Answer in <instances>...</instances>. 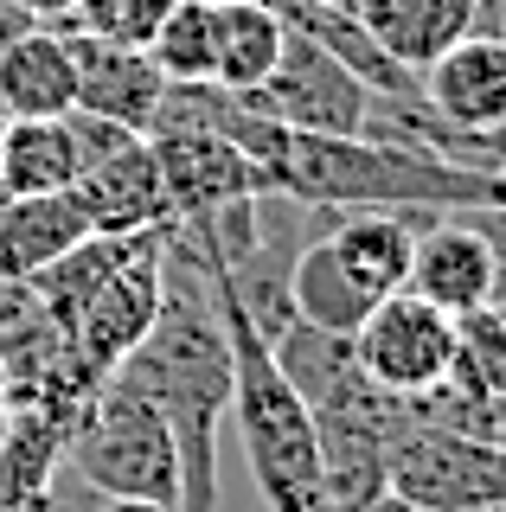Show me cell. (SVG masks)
I'll use <instances>...</instances> for the list:
<instances>
[{"mask_svg": "<svg viewBox=\"0 0 506 512\" xmlns=\"http://www.w3.org/2000/svg\"><path fill=\"white\" fill-rule=\"evenodd\" d=\"M161 314L109 378L141 391L180 448V512H218V423L231 410V340L212 301V263L173 224L161 256Z\"/></svg>", "mask_w": 506, "mask_h": 512, "instance_id": "cell-1", "label": "cell"}, {"mask_svg": "<svg viewBox=\"0 0 506 512\" xmlns=\"http://www.w3.org/2000/svg\"><path fill=\"white\" fill-rule=\"evenodd\" d=\"M270 192L308 212H506V167H468L436 148L378 135H295L270 154Z\"/></svg>", "mask_w": 506, "mask_h": 512, "instance_id": "cell-2", "label": "cell"}, {"mask_svg": "<svg viewBox=\"0 0 506 512\" xmlns=\"http://www.w3.org/2000/svg\"><path fill=\"white\" fill-rule=\"evenodd\" d=\"M212 301H218V320H225V340H231V423H237V442H244V461L257 474L263 500L276 512H334L314 410L302 404L289 372L276 365L270 333L244 314V301L231 295L218 263H212Z\"/></svg>", "mask_w": 506, "mask_h": 512, "instance_id": "cell-3", "label": "cell"}, {"mask_svg": "<svg viewBox=\"0 0 506 512\" xmlns=\"http://www.w3.org/2000/svg\"><path fill=\"white\" fill-rule=\"evenodd\" d=\"M65 461L103 500H154L180 512V448L161 410L122 378H103L97 397L65 436Z\"/></svg>", "mask_w": 506, "mask_h": 512, "instance_id": "cell-4", "label": "cell"}, {"mask_svg": "<svg viewBox=\"0 0 506 512\" xmlns=\"http://www.w3.org/2000/svg\"><path fill=\"white\" fill-rule=\"evenodd\" d=\"M385 493L423 512L506 506V442L449 423H410L385 455Z\"/></svg>", "mask_w": 506, "mask_h": 512, "instance_id": "cell-5", "label": "cell"}, {"mask_svg": "<svg viewBox=\"0 0 506 512\" xmlns=\"http://www.w3.org/2000/svg\"><path fill=\"white\" fill-rule=\"evenodd\" d=\"M167 237H173V224L167 231H154L148 244H141L135 256H122L109 276L90 288V301L77 308V320H71V359L84 365V378H109L129 352L154 333V314H161V288H167V276H161V256H167Z\"/></svg>", "mask_w": 506, "mask_h": 512, "instance_id": "cell-6", "label": "cell"}, {"mask_svg": "<svg viewBox=\"0 0 506 512\" xmlns=\"http://www.w3.org/2000/svg\"><path fill=\"white\" fill-rule=\"evenodd\" d=\"M250 109H263L270 122L295 128V135H366L372 90L327 45H314L308 32L289 26V45H282L276 71L250 90Z\"/></svg>", "mask_w": 506, "mask_h": 512, "instance_id": "cell-7", "label": "cell"}, {"mask_svg": "<svg viewBox=\"0 0 506 512\" xmlns=\"http://www.w3.org/2000/svg\"><path fill=\"white\" fill-rule=\"evenodd\" d=\"M353 352H359V372H366L378 391H391V397H404V404H410V397L436 391V384L449 378L455 320L442 314V308H430L423 295L398 288V295H385L366 320H359Z\"/></svg>", "mask_w": 506, "mask_h": 512, "instance_id": "cell-8", "label": "cell"}, {"mask_svg": "<svg viewBox=\"0 0 506 512\" xmlns=\"http://www.w3.org/2000/svg\"><path fill=\"white\" fill-rule=\"evenodd\" d=\"M148 148H154V167H161L167 205L180 224L218 212V205L263 199L270 192V173L237 148V141L212 135V128H148Z\"/></svg>", "mask_w": 506, "mask_h": 512, "instance_id": "cell-9", "label": "cell"}, {"mask_svg": "<svg viewBox=\"0 0 506 512\" xmlns=\"http://www.w3.org/2000/svg\"><path fill=\"white\" fill-rule=\"evenodd\" d=\"M417 96L455 135H487L506 122V39L500 32H462L449 52L417 71Z\"/></svg>", "mask_w": 506, "mask_h": 512, "instance_id": "cell-10", "label": "cell"}, {"mask_svg": "<svg viewBox=\"0 0 506 512\" xmlns=\"http://www.w3.org/2000/svg\"><path fill=\"white\" fill-rule=\"evenodd\" d=\"M410 295H423L430 308L449 320H462L474 308L500 295V250L481 224L442 218V224H417V250H410Z\"/></svg>", "mask_w": 506, "mask_h": 512, "instance_id": "cell-11", "label": "cell"}, {"mask_svg": "<svg viewBox=\"0 0 506 512\" xmlns=\"http://www.w3.org/2000/svg\"><path fill=\"white\" fill-rule=\"evenodd\" d=\"M71 192H77V205H84L90 231H103V237L180 224V218H173V205H167V186H161V167H154L148 135H129L122 148L84 160L77 180H71Z\"/></svg>", "mask_w": 506, "mask_h": 512, "instance_id": "cell-12", "label": "cell"}, {"mask_svg": "<svg viewBox=\"0 0 506 512\" xmlns=\"http://www.w3.org/2000/svg\"><path fill=\"white\" fill-rule=\"evenodd\" d=\"M65 32H71V64H77V109L148 135L154 109L167 96V77L154 71V58L141 45H109V39L77 32V26H65Z\"/></svg>", "mask_w": 506, "mask_h": 512, "instance_id": "cell-13", "label": "cell"}, {"mask_svg": "<svg viewBox=\"0 0 506 512\" xmlns=\"http://www.w3.org/2000/svg\"><path fill=\"white\" fill-rule=\"evenodd\" d=\"M71 109H77L71 32L33 20L0 52V116H71Z\"/></svg>", "mask_w": 506, "mask_h": 512, "instance_id": "cell-14", "label": "cell"}, {"mask_svg": "<svg viewBox=\"0 0 506 512\" xmlns=\"http://www.w3.org/2000/svg\"><path fill=\"white\" fill-rule=\"evenodd\" d=\"M84 237H90V218L71 186L33 192V199H0V282H33L45 263H58Z\"/></svg>", "mask_w": 506, "mask_h": 512, "instance_id": "cell-15", "label": "cell"}, {"mask_svg": "<svg viewBox=\"0 0 506 512\" xmlns=\"http://www.w3.org/2000/svg\"><path fill=\"white\" fill-rule=\"evenodd\" d=\"M327 244H334L340 269L353 276V288L378 308L385 295H398L410 282L417 218H404V212H340V224L327 231Z\"/></svg>", "mask_w": 506, "mask_h": 512, "instance_id": "cell-16", "label": "cell"}, {"mask_svg": "<svg viewBox=\"0 0 506 512\" xmlns=\"http://www.w3.org/2000/svg\"><path fill=\"white\" fill-rule=\"evenodd\" d=\"M282 45H289V20L276 0H225L212 7V84L250 96L276 71Z\"/></svg>", "mask_w": 506, "mask_h": 512, "instance_id": "cell-17", "label": "cell"}, {"mask_svg": "<svg viewBox=\"0 0 506 512\" xmlns=\"http://www.w3.org/2000/svg\"><path fill=\"white\" fill-rule=\"evenodd\" d=\"M353 13L404 71H423L462 32H481L474 26V0H353Z\"/></svg>", "mask_w": 506, "mask_h": 512, "instance_id": "cell-18", "label": "cell"}, {"mask_svg": "<svg viewBox=\"0 0 506 512\" xmlns=\"http://www.w3.org/2000/svg\"><path fill=\"white\" fill-rule=\"evenodd\" d=\"M77 135L65 116H7L0 135V199H33V192H65L77 180Z\"/></svg>", "mask_w": 506, "mask_h": 512, "instance_id": "cell-19", "label": "cell"}, {"mask_svg": "<svg viewBox=\"0 0 506 512\" xmlns=\"http://www.w3.org/2000/svg\"><path fill=\"white\" fill-rule=\"evenodd\" d=\"M289 308L295 320H308V327L321 333H359V320L372 314V301L353 288V276L340 269V256L327 237H308V244H295L289 256Z\"/></svg>", "mask_w": 506, "mask_h": 512, "instance_id": "cell-20", "label": "cell"}, {"mask_svg": "<svg viewBox=\"0 0 506 512\" xmlns=\"http://www.w3.org/2000/svg\"><path fill=\"white\" fill-rule=\"evenodd\" d=\"M442 384L481 410H506V320L494 301L455 320V359Z\"/></svg>", "mask_w": 506, "mask_h": 512, "instance_id": "cell-21", "label": "cell"}, {"mask_svg": "<svg viewBox=\"0 0 506 512\" xmlns=\"http://www.w3.org/2000/svg\"><path fill=\"white\" fill-rule=\"evenodd\" d=\"M148 58L167 84H212V7L205 0H173L167 20L148 39Z\"/></svg>", "mask_w": 506, "mask_h": 512, "instance_id": "cell-22", "label": "cell"}, {"mask_svg": "<svg viewBox=\"0 0 506 512\" xmlns=\"http://www.w3.org/2000/svg\"><path fill=\"white\" fill-rule=\"evenodd\" d=\"M173 0H71V13L58 26H77L90 39H109V45H141L148 52L154 26L167 20Z\"/></svg>", "mask_w": 506, "mask_h": 512, "instance_id": "cell-23", "label": "cell"}, {"mask_svg": "<svg viewBox=\"0 0 506 512\" xmlns=\"http://www.w3.org/2000/svg\"><path fill=\"white\" fill-rule=\"evenodd\" d=\"M468 160L474 167H506V122L487 128V135H468Z\"/></svg>", "mask_w": 506, "mask_h": 512, "instance_id": "cell-24", "label": "cell"}, {"mask_svg": "<svg viewBox=\"0 0 506 512\" xmlns=\"http://www.w3.org/2000/svg\"><path fill=\"white\" fill-rule=\"evenodd\" d=\"M13 7L26 13V20H45V26H58L71 13V0H13Z\"/></svg>", "mask_w": 506, "mask_h": 512, "instance_id": "cell-25", "label": "cell"}, {"mask_svg": "<svg viewBox=\"0 0 506 512\" xmlns=\"http://www.w3.org/2000/svg\"><path fill=\"white\" fill-rule=\"evenodd\" d=\"M97 512H173V506H154V500H103Z\"/></svg>", "mask_w": 506, "mask_h": 512, "instance_id": "cell-26", "label": "cell"}, {"mask_svg": "<svg viewBox=\"0 0 506 512\" xmlns=\"http://www.w3.org/2000/svg\"><path fill=\"white\" fill-rule=\"evenodd\" d=\"M494 20H500V0H474V26L494 32Z\"/></svg>", "mask_w": 506, "mask_h": 512, "instance_id": "cell-27", "label": "cell"}, {"mask_svg": "<svg viewBox=\"0 0 506 512\" xmlns=\"http://www.w3.org/2000/svg\"><path fill=\"white\" fill-rule=\"evenodd\" d=\"M366 512H423V506H404V500H391V493H378Z\"/></svg>", "mask_w": 506, "mask_h": 512, "instance_id": "cell-28", "label": "cell"}, {"mask_svg": "<svg viewBox=\"0 0 506 512\" xmlns=\"http://www.w3.org/2000/svg\"><path fill=\"white\" fill-rule=\"evenodd\" d=\"M494 32H500V39H506V0H500V20H494Z\"/></svg>", "mask_w": 506, "mask_h": 512, "instance_id": "cell-29", "label": "cell"}, {"mask_svg": "<svg viewBox=\"0 0 506 512\" xmlns=\"http://www.w3.org/2000/svg\"><path fill=\"white\" fill-rule=\"evenodd\" d=\"M494 308H500V320H506V295H494Z\"/></svg>", "mask_w": 506, "mask_h": 512, "instance_id": "cell-30", "label": "cell"}, {"mask_svg": "<svg viewBox=\"0 0 506 512\" xmlns=\"http://www.w3.org/2000/svg\"><path fill=\"white\" fill-rule=\"evenodd\" d=\"M321 7H353V0H321Z\"/></svg>", "mask_w": 506, "mask_h": 512, "instance_id": "cell-31", "label": "cell"}, {"mask_svg": "<svg viewBox=\"0 0 506 512\" xmlns=\"http://www.w3.org/2000/svg\"><path fill=\"white\" fill-rule=\"evenodd\" d=\"M205 7H225V0H205Z\"/></svg>", "mask_w": 506, "mask_h": 512, "instance_id": "cell-32", "label": "cell"}, {"mask_svg": "<svg viewBox=\"0 0 506 512\" xmlns=\"http://www.w3.org/2000/svg\"><path fill=\"white\" fill-rule=\"evenodd\" d=\"M494 512H506V506H494Z\"/></svg>", "mask_w": 506, "mask_h": 512, "instance_id": "cell-33", "label": "cell"}]
</instances>
